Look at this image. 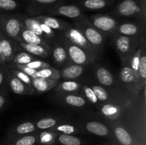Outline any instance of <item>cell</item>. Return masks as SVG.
<instances>
[{
    "instance_id": "obj_1",
    "label": "cell",
    "mask_w": 146,
    "mask_h": 145,
    "mask_svg": "<svg viewBox=\"0 0 146 145\" xmlns=\"http://www.w3.org/2000/svg\"><path fill=\"white\" fill-rule=\"evenodd\" d=\"M118 120L141 144L146 129L145 86L134 99L123 105Z\"/></svg>"
},
{
    "instance_id": "obj_2",
    "label": "cell",
    "mask_w": 146,
    "mask_h": 145,
    "mask_svg": "<svg viewBox=\"0 0 146 145\" xmlns=\"http://www.w3.org/2000/svg\"><path fill=\"white\" fill-rule=\"evenodd\" d=\"M91 72L96 82V83L103 86L110 92L133 99L123 88L118 76L111 72L107 67L100 63H96V62L91 63Z\"/></svg>"
},
{
    "instance_id": "obj_3",
    "label": "cell",
    "mask_w": 146,
    "mask_h": 145,
    "mask_svg": "<svg viewBox=\"0 0 146 145\" xmlns=\"http://www.w3.org/2000/svg\"><path fill=\"white\" fill-rule=\"evenodd\" d=\"M115 18H126L146 21V0H121L110 12Z\"/></svg>"
},
{
    "instance_id": "obj_4",
    "label": "cell",
    "mask_w": 146,
    "mask_h": 145,
    "mask_svg": "<svg viewBox=\"0 0 146 145\" xmlns=\"http://www.w3.org/2000/svg\"><path fill=\"white\" fill-rule=\"evenodd\" d=\"M73 24L84 34V36L95 48L100 56H102L106 37L91 24L88 17L86 15L76 19Z\"/></svg>"
},
{
    "instance_id": "obj_5",
    "label": "cell",
    "mask_w": 146,
    "mask_h": 145,
    "mask_svg": "<svg viewBox=\"0 0 146 145\" xmlns=\"http://www.w3.org/2000/svg\"><path fill=\"white\" fill-rule=\"evenodd\" d=\"M113 45L118 54L121 65L130 63L133 55L138 50L140 38L113 34L111 36Z\"/></svg>"
},
{
    "instance_id": "obj_6",
    "label": "cell",
    "mask_w": 146,
    "mask_h": 145,
    "mask_svg": "<svg viewBox=\"0 0 146 145\" xmlns=\"http://www.w3.org/2000/svg\"><path fill=\"white\" fill-rule=\"evenodd\" d=\"M23 27L20 14L8 13L0 14V32L9 38L20 42V34Z\"/></svg>"
},
{
    "instance_id": "obj_7",
    "label": "cell",
    "mask_w": 146,
    "mask_h": 145,
    "mask_svg": "<svg viewBox=\"0 0 146 145\" xmlns=\"http://www.w3.org/2000/svg\"><path fill=\"white\" fill-rule=\"evenodd\" d=\"M63 35L66 39H68L72 44L78 45L80 48L85 50L92 58L96 60V61H99L101 57L97 53L95 48L90 44L88 40L84 36V34L74 25L72 24L70 28L63 31Z\"/></svg>"
},
{
    "instance_id": "obj_8",
    "label": "cell",
    "mask_w": 146,
    "mask_h": 145,
    "mask_svg": "<svg viewBox=\"0 0 146 145\" xmlns=\"http://www.w3.org/2000/svg\"><path fill=\"white\" fill-rule=\"evenodd\" d=\"M90 22L106 37L111 36L113 34L120 21L110 14H97L88 17Z\"/></svg>"
},
{
    "instance_id": "obj_9",
    "label": "cell",
    "mask_w": 146,
    "mask_h": 145,
    "mask_svg": "<svg viewBox=\"0 0 146 145\" xmlns=\"http://www.w3.org/2000/svg\"><path fill=\"white\" fill-rule=\"evenodd\" d=\"M62 41L66 48L71 63L81 65H91L96 62V60L91 56L85 50L70 42L65 38L62 33Z\"/></svg>"
},
{
    "instance_id": "obj_10",
    "label": "cell",
    "mask_w": 146,
    "mask_h": 145,
    "mask_svg": "<svg viewBox=\"0 0 146 145\" xmlns=\"http://www.w3.org/2000/svg\"><path fill=\"white\" fill-rule=\"evenodd\" d=\"M50 48V56L56 67L62 68L71 63L66 48L62 41V32L58 38L51 43Z\"/></svg>"
},
{
    "instance_id": "obj_11",
    "label": "cell",
    "mask_w": 146,
    "mask_h": 145,
    "mask_svg": "<svg viewBox=\"0 0 146 145\" xmlns=\"http://www.w3.org/2000/svg\"><path fill=\"white\" fill-rule=\"evenodd\" d=\"M118 78L123 88L132 98H135L139 93L136 90V82L133 71L130 63L123 64L118 74Z\"/></svg>"
},
{
    "instance_id": "obj_12",
    "label": "cell",
    "mask_w": 146,
    "mask_h": 145,
    "mask_svg": "<svg viewBox=\"0 0 146 145\" xmlns=\"http://www.w3.org/2000/svg\"><path fill=\"white\" fill-rule=\"evenodd\" d=\"M113 34L140 38L142 36L145 35V23L136 20L120 21Z\"/></svg>"
},
{
    "instance_id": "obj_13",
    "label": "cell",
    "mask_w": 146,
    "mask_h": 145,
    "mask_svg": "<svg viewBox=\"0 0 146 145\" xmlns=\"http://www.w3.org/2000/svg\"><path fill=\"white\" fill-rule=\"evenodd\" d=\"M79 126L81 129H85L87 132L93 134L97 135L100 136H108L113 133L111 132V127L108 126L105 121L98 115V118L96 119H89L87 118L86 119H82Z\"/></svg>"
},
{
    "instance_id": "obj_14",
    "label": "cell",
    "mask_w": 146,
    "mask_h": 145,
    "mask_svg": "<svg viewBox=\"0 0 146 145\" xmlns=\"http://www.w3.org/2000/svg\"><path fill=\"white\" fill-rule=\"evenodd\" d=\"M44 13L49 16H63L75 20L84 15L83 9L79 6L76 4H64L63 2L50 7Z\"/></svg>"
},
{
    "instance_id": "obj_15",
    "label": "cell",
    "mask_w": 146,
    "mask_h": 145,
    "mask_svg": "<svg viewBox=\"0 0 146 145\" xmlns=\"http://www.w3.org/2000/svg\"><path fill=\"white\" fill-rule=\"evenodd\" d=\"M55 99L66 107L71 109H85L92 106L81 94L56 93Z\"/></svg>"
},
{
    "instance_id": "obj_16",
    "label": "cell",
    "mask_w": 146,
    "mask_h": 145,
    "mask_svg": "<svg viewBox=\"0 0 146 145\" xmlns=\"http://www.w3.org/2000/svg\"><path fill=\"white\" fill-rule=\"evenodd\" d=\"M7 66V65H6ZM7 84L9 89L14 94L19 95H31L34 94V89L31 88L24 82L19 79L8 68Z\"/></svg>"
},
{
    "instance_id": "obj_17",
    "label": "cell",
    "mask_w": 146,
    "mask_h": 145,
    "mask_svg": "<svg viewBox=\"0 0 146 145\" xmlns=\"http://www.w3.org/2000/svg\"><path fill=\"white\" fill-rule=\"evenodd\" d=\"M0 45L5 63L12 62L16 53L19 51L18 42L0 32Z\"/></svg>"
},
{
    "instance_id": "obj_18",
    "label": "cell",
    "mask_w": 146,
    "mask_h": 145,
    "mask_svg": "<svg viewBox=\"0 0 146 145\" xmlns=\"http://www.w3.org/2000/svg\"><path fill=\"white\" fill-rule=\"evenodd\" d=\"M140 55L138 61V91L142 90L146 85V38L145 35L140 38Z\"/></svg>"
},
{
    "instance_id": "obj_19",
    "label": "cell",
    "mask_w": 146,
    "mask_h": 145,
    "mask_svg": "<svg viewBox=\"0 0 146 145\" xmlns=\"http://www.w3.org/2000/svg\"><path fill=\"white\" fill-rule=\"evenodd\" d=\"M64 0H29L27 7V11L31 16L41 15L48 9Z\"/></svg>"
},
{
    "instance_id": "obj_20",
    "label": "cell",
    "mask_w": 146,
    "mask_h": 145,
    "mask_svg": "<svg viewBox=\"0 0 146 145\" xmlns=\"http://www.w3.org/2000/svg\"><path fill=\"white\" fill-rule=\"evenodd\" d=\"M88 65H81L70 63L59 70L61 80H78L86 72Z\"/></svg>"
},
{
    "instance_id": "obj_21",
    "label": "cell",
    "mask_w": 146,
    "mask_h": 145,
    "mask_svg": "<svg viewBox=\"0 0 146 145\" xmlns=\"http://www.w3.org/2000/svg\"><path fill=\"white\" fill-rule=\"evenodd\" d=\"M34 17L40 22L45 24L46 25L54 29V31H60V32L66 31L68 28H70L73 24H70V23L67 22L64 20L55 18V17L51 16L38 15Z\"/></svg>"
},
{
    "instance_id": "obj_22",
    "label": "cell",
    "mask_w": 146,
    "mask_h": 145,
    "mask_svg": "<svg viewBox=\"0 0 146 145\" xmlns=\"http://www.w3.org/2000/svg\"><path fill=\"white\" fill-rule=\"evenodd\" d=\"M82 82L78 80H59L54 88L55 93L80 94Z\"/></svg>"
},
{
    "instance_id": "obj_23",
    "label": "cell",
    "mask_w": 146,
    "mask_h": 145,
    "mask_svg": "<svg viewBox=\"0 0 146 145\" xmlns=\"http://www.w3.org/2000/svg\"><path fill=\"white\" fill-rule=\"evenodd\" d=\"M20 42L27 43L29 44H34V45H38L44 47L46 51H48L50 53V45L47 44L46 41H44L41 36L36 34L35 33L32 32L28 28L23 27L22 30L20 34Z\"/></svg>"
},
{
    "instance_id": "obj_24",
    "label": "cell",
    "mask_w": 146,
    "mask_h": 145,
    "mask_svg": "<svg viewBox=\"0 0 146 145\" xmlns=\"http://www.w3.org/2000/svg\"><path fill=\"white\" fill-rule=\"evenodd\" d=\"M122 107L123 105L115 104H103L98 109V114L104 119L118 120Z\"/></svg>"
},
{
    "instance_id": "obj_25",
    "label": "cell",
    "mask_w": 146,
    "mask_h": 145,
    "mask_svg": "<svg viewBox=\"0 0 146 145\" xmlns=\"http://www.w3.org/2000/svg\"><path fill=\"white\" fill-rule=\"evenodd\" d=\"M115 0H79L78 6L83 10L97 11L108 8L112 5Z\"/></svg>"
},
{
    "instance_id": "obj_26",
    "label": "cell",
    "mask_w": 146,
    "mask_h": 145,
    "mask_svg": "<svg viewBox=\"0 0 146 145\" xmlns=\"http://www.w3.org/2000/svg\"><path fill=\"white\" fill-rule=\"evenodd\" d=\"M32 80V85L34 92L38 93H44L54 89L58 81L56 80L45 79L41 78H34Z\"/></svg>"
},
{
    "instance_id": "obj_27",
    "label": "cell",
    "mask_w": 146,
    "mask_h": 145,
    "mask_svg": "<svg viewBox=\"0 0 146 145\" xmlns=\"http://www.w3.org/2000/svg\"><path fill=\"white\" fill-rule=\"evenodd\" d=\"M18 45L21 50L38 58H46L50 56L49 52L41 45L29 44L24 42H18Z\"/></svg>"
},
{
    "instance_id": "obj_28",
    "label": "cell",
    "mask_w": 146,
    "mask_h": 145,
    "mask_svg": "<svg viewBox=\"0 0 146 145\" xmlns=\"http://www.w3.org/2000/svg\"><path fill=\"white\" fill-rule=\"evenodd\" d=\"M20 19H21L23 26L25 28H28L32 32L35 33L36 34L41 36L45 41L44 35L41 31L38 20L36 19L34 16H28L23 15V14H20Z\"/></svg>"
},
{
    "instance_id": "obj_29",
    "label": "cell",
    "mask_w": 146,
    "mask_h": 145,
    "mask_svg": "<svg viewBox=\"0 0 146 145\" xmlns=\"http://www.w3.org/2000/svg\"><path fill=\"white\" fill-rule=\"evenodd\" d=\"M82 96L84 97L86 100L91 104L92 106L95 107L96 109L98 110L100 107L102 105V104L98 101V98L96 96L94 90L91 88L89 85L86 83H82V87H81V92H80Z\"/></svg>"
},
{
    "instance_id": "obj_30",
    "label": "cell",
    "mask_w": 146,
    "mask_h": 145,
    "mask_svg": "<svg viewBox=\"0 0 146 145\" xmlns=\"http://www.w3.org/2000/svg\"><path fill=\"white\" fill-rule=\"evenodd\" d=\"M65 120H66V119L48 117H44L38 119L34 124H35L36 128L40 129V130H51L58 123L64 122Z\"/></svg>"
},
{
    "instance_id": "obj_31",
    "label": "cell",
    "mask_w": 146,
    "mask_h": 145,
    "mask_svg": "<svg viewBox=\"0 0 146 145\" xmlns=\"http://www.w3.org/2000/svg\"><path fill=\"white\" fill-rule=\"evenodd\" d=\"M65 121L58 123L51 130L56 132H58L60 134H72L75 133H79L81 132V128L79 125L77 124L76 125H75L72 123L65 122Z\"/></svg>"
},
{
    "instance_id": "obj_32",
    "label": "cell",
    "mask_w": 146,
    "mask_h": 145,
    "mask_svg": "<svg viewBox=\"0 0 146 145\" xmlns=\"http://www.w3.org/2000/svg\"><path fill=\"white\" fill-rule=\"evenodd\" d=\"M36 78H45V79L56 80H61V75H60L59 69L55 67L50 66L44 69L37 71L36 74Z\"/></svg>"
},
{
    "instance_id": "obj_33",
    "label": "cell",
    "mask_w": 146,
    "mask_h": 145,
    "mask_svg": "<svg viewBox=\"0 0 146 145\" xmlns=\"http://www.w3.org/2000/svg\"><path fill=\"white\" fill-rule=\"evenodd\" d=\"M35 124L33 122L27 121L19 124L13 129H11V134L18 135H27L32 134L36 131Z\"/></svg>"
},
{
    "instance_id": "obj_34",
    "label": "cell",
    "mask_w": 146,
    "mask_h": 145,
    "mask_svg": "<svg viewBox=\"0 0 146 145\" xmlns=\"http://www.w3.org/2000/svg\"><path fill=\"white\" fill-rule=\"evenodd\" d=\"M38 57L34 56V55H31V54L29 53L25 52V51H22V50H21L19 48V51L16 53L15 56H14V59H13L11 63L16 64H19V65H26V64L29 63L33 61H35V60L38 59Z\"/></svg>"
},
{
    "instance_id": "obj_35",
    "label": "cell",
    "mask_w": 146,
    "mask_h": 145,
    "mask_svg": "<svg viewBox=\"0 0 146 145\" xmlns=\"http://www.w3.org/2000/svg\"><path fill=\"white\" fill-rule=\"evenodd\" d=\"M58 141L63 145H81L82 143L81 139L77 136L65 134H59Z\"/></svg>"
},
{
    "instance_id": "obj_36",
    "label": "cell",
    "mask_w": 146,
    "mask_h": 145,
    "mask_svg": "<svg viewBox=\"0 0 146 145\" xmlns=\"http://www.w3.org/2000/svg\"><path fill=\"white\" fill-rule=\"evenodd\" d=\"M20 4L16 0H0V12H9L18 9Z\"/></svg>"
},
{
    "instance_id": "obj_37",
    "label": "cell",
    "mask_w": 146,
    "mask_h": 145,
    "mask_svg": "<svg viewBox=\"0 0 146 145\" xmlns=\"http://www.w3.org/2000/svg\"><path fill=\"white\" fill-rule=\"evenodd\" d=\"M38 140V136L34 134H27L18 138L11 145H34Z\"/></svg>"
},
{
    "instance_id": "obj_38",
    "label": "cell",
    "mask_w": 146,
    "mask_h": 145,
    "mask_svg": "<svg viewBox=\"0 0 146 145\" xmlns=\"http://www.w3.org/2000/svg\"><path fill=\"white\" fill-rule=\"evenodd\" d=\"M56 138L55 132L52 130L44 131L41 132L39 136V139L41 143L47 144H51L54 142Z\"/></svg>"
},
{
    "instance_id": "obj_39",
    "label": "cell",
    "mask_w": 146,
    "mask_h": 145,
    "mask_svg": "<svg viewBox=\"0 0 146 145\" xmlns=\"http://www.w3.org/2000/svg\"><path fill=\"white\" fill-rule=\"evenodd\" d=\"M8 68V67H7ZM19 79L21 80L22 82H24V83L27 84V85H29L31 88H33L32 85V80H31V77L29 76L28 75H27L26 73H24V72L21 71H19L17 69H14V68H8Z\"/></svg>"
},
{
    "instance_id": "obj_40",
    "label": "cell",
    "mask_w": 146,
    "mask_h": 145,
    "mask_svg": "<svg viewBox=\"0 0 146 145\" xmlns=\"http://www.w3.org/2000/svg\"><path fill=\"white\" fill-rule=\"evenodd\" d=\"M26 66L29 67V68H31V69L36 70V71H39V70L44 69V68H48V67L51 66L49 63H48L46 61H43V60L38 59L35 60V61H33L29 63L26 64Z\"/></svg>"
},
{
    "instance_id": "obj_41",
    "label": "cell",
    "mask_w": 146,
    "mask_h": 145,
    "mask_svg": "<svg viewBox=\"0 0 146 145\" xmlns=\"http://www.w3.org/2000/svg\"><path fill=\"white\" fill-rule=\"evenodd\" d=\"M8 73V68L5 65H0V91L7 85V78Z\"/></svg>"
},
{
    "instance_id": "obj_42",
    "label": "cell",
    "mask_w": 146,
    "mask_h": 145,
    "mask_svg": "<svg viewBox=\"0 0 146 145\" xmlns=\"http://www.w3.org/2000/svg\"><path fill=\"white\" fill-rule=\"evenodd\" d=\"M8 85H6L1 91H0V112L4 109L8 101Z\"/></svg>"
},
{
    "instance_id": "obj_43",
    "label": "cell",
    "mask_w": 146,
    "mask_h": 145,
    "mask_svg": "<svg viewBox=\"0 0 146 145\" xmlns=\"http://www.w3.org/2000/svg\"><path fill=\"white\" fill-rule=\"evenodd\" d=\"M5 62H4V60L3 58L2 54H1V45H0V65H5Z\"/></svg>"
}]
</instances>
